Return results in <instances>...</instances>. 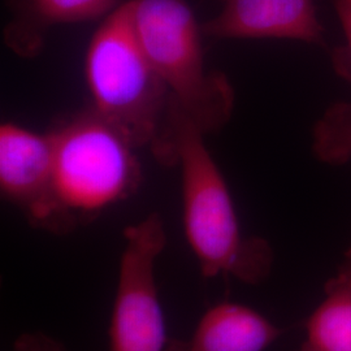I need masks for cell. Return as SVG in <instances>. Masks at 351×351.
<instances>
[{
	"label": "cell",
	"mask_w": 351,
	"mask_h": 351,
	"mask_svg": "<svg viewBox=\"0 0 351 351\" xmlns=\"http://www.w3.org/2000/svg\"><path fill=\"white\" fill-rule=\"evenodd\" d=\"M284 332L247 306L221 302L204 313L189 339H169L164 351H264Z\"/></svg>",
	"instance_id": "obj_8"
},
{
	"label": "cell",
	"mask_w": 351,
	"mask_h": 351,
	"mask_svg": "<svg viewBox=\"0 0 351 351\" xmlns=\"http://www.w3.org/2000/svg\"><path fill=\"white\" fill-rule=\"evenodd\" d=\"M14 351H65L63 345L42 332L23 333L14 341Z\"/></svg>",
	"instance_id": "obj_13"
},
{
	"label": "cell",
	"mask_w": 351,
	"mask_h": 351,
	"mask_svg": "<svg viewBox=\"0 0 351 351\" xmlns=\"http://www.w3.org/2000/svg\"><path fill=\"white\" fill-rule=\"evenodd\" d=\"M52 132L40 134L11 123L0 128V189L30 226L68 234L55 195Z\"/></svg>",
	"instance_id": "obj_6"
},
{
	"label": "cell",
	"mask_w": 351,
	"mask_h": 351,
	"mask_svg": "<svg viewBox=\"0 0 351 351\" xmlns=\"http://www.w3.org/2000/svg\"><path fill=\"white\" fill-rule=\"evenodd\" d=\"M117 288L108 326L110 351H164L168 337L155 280V264L167 243L159 213L124 232Z\"/></svg>",
	"instance_id": "obj_5"
},
{
	"label": "cell",
	"mask_w": 351,
	"mask_h": 351,
	"mask_svg": "<svg viewBox=\"0 0 351 351\" xmlns=\"http://www.w3.org/2000/svg\"><path fill=\"white\" fill-rule=\"evenodd\" d=\"M132 24L176 107L204 134L220 130L234 110L226 75L208 71L202 29L185 0H129Z\"/></svg>",
	"instance_id": "obj_3"
},
{
	"label": "cell",
	"mask_w": 351,
	"mask_h": 351,
	"mask_svg": "<svg viewBox=\"0 0 351 351\" xmlns=\"http://www.w3.org/2000/svg\"><path fill=\"white\" fill-rule=\"evenodd\" d=\"M202 33L215 39H295L323 45L314 0H226Z\"/></svg>",
	"instance_id": "obj_7"
},
{
	"label": "cell",
	"mask_w": 351,
	"mask_h": 351,
	"mask_svg": "<svg viewBox=\"0 0 351 351\" xmlns=\"http://www.w3.org/2000/svg\"><path fill=\"white\" fill-rule=\"evenodd\" d=\"M335 8L346 36V45L332 51L336 73L351 85V0H335Z\"/></svg>",
	"instance_id": "obj_12"
},
{
	"label": "cell",
	"mask_w": 351,
	"mask_h": 351,
	"mask_svg": "<svg viewBox=\"0 0 351 351\" xmlns=\"http://www.w3.org/2000/svg\"><path fill=\"white\" fill-rule=\"evenodd\" d=\"M313 151L323 163L351 160V104L333 103L317 120L313 132Z\"/></svg>",
	"instance_id": "obj_11"
},
{
	"label": "cell",
	"mask_w": 351,
	"mask_h": 351,
	"mask_svg": "<svg viewBox=\"0 0 351 351\" xmlns=\"http://www.w3.org/2000/svg\"><path fill=\"white\" fill-rule=\"evenodd\" d=\"M119 5V0H14V17L4 39L17 55L33 58L52 26L104 19Z\"/></svg>",
	"instance_id": "obj_9"
},
{
	"label": "cell",
	"mask_w": 351,
	"mask_h": 351,
	"mask_svg": "<svg viewBox=\"0 0 351 351\" xmlns=\"http://www.w3.org/2000/svg\"><path fill=\"white\" fill-rule=\"evenodd\" d=\"M52 137L55 195L68 233L137 191L136 149L93 110L52 132Z\"/></svg>",
	"instance_id": "obj_4"
},
{
	"label": "cell",
	"mask_w": 351,
	"mask_h": 351,
	"mask_svg": "<svg viewBox=\"0 0 351 351\" xmlns=\"http://www.w3.org/2000/svg\"><path fill=\"white\" fill-rule=\"evenodd\" d=\"M326 298L306 322V339L295 351H351V259L326 282Z\"/></svg>",
	"instance_id": "obj_10"
},
{
	"label": "cell",
	"mask_w": 351,
	"mask_h": 351,
	"mask_svg": "<svg viewBox=\"0 0 351 351\" xmlns=\"http://www.w3.org/2000/svg\"><path fill=\"white\" fill-rule=\"evenodd\" d=\"M85 73L93 111L134 147L167 164L172 97L142 49L128 1L103 19L88 43Z\"/></svg>",
	"instance_id": "obj_2"
},
{
	"label": "cell",
	"mask_w": 351,
	"mask_h": 351,
	"mask_svg": "<svg viewBox=\"0 0 351 351\" xmlns=\"http://www.w3.org/2000/svg\"><path fill=\"white\" fill-rule=\"evenodd\" d=\"M345 256H346V258H349V259H351V246L349 247V250L346 251Z\"/></svg>",
	"instance_id": "obj_14"
},
{
	"label": "cell",
	"mask_w": 351,
	"mask_h": 351,
	"mask_svg": "<svg viewBox=\"0 0 351 351\" xmlns=\"http://www.w3.org/2000/svg\"><path fill=\"white\" fill-rule=\"evenodd\" d=\"M171 164L181 168L182 221L202 276H233L256 285L269 276L274 250L261 237H243L224 176L204 143V133L172 101Z\"/></svg>",
	"instance_id": "obj_1"
}]
</instances>
